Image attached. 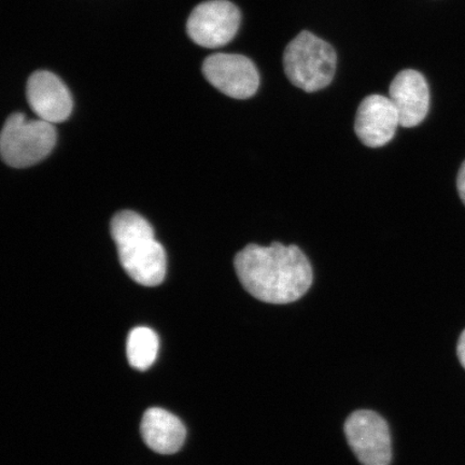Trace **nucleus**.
I'll use <instances>...</instances> for the list:
<instances>
[{"label": "nucleus", "instance_id": "nucleus-1", "mask_svg": "<svg viewBox=\"0 0 465 465\" xmlns=\"http://www.w3.org/2000/svg\"><path fill=\"white\" fill-rule=\"evenodd\" d=\"M235 271L253 298L270 304H289L304 296L312 283V269L299 247L272 242L249 245L238 252Z\"/></svg>", "mask_w": 465, "mask_h": 465}, {"label": "nucleus", "instance_id": "nucleus-2", "mask_svg": "<svg viewBox=\"0 0 465 465\" xmlns=\"http://www.w3.org/2000/svg\"><path fill=\"white\" fill-rule=\"evenodd\" d=\"M112 235L120 263L133 281L145 287L159 286L166 275V253L155 240L153 226L141 214L116 213Z\"/></svg>", "mask_w": 465, "mask_h": 465}, {"label": "nucleus", "instance_id": "nucleus-3", "mask_svg": "<svg viewBox=\"0 0 465 465\" xmlns=\"http://www.w3.org/2000/svg\"><path fill=\"white\" fill-rule=\"evenodd\" d=\"M337 56L333 46L310 32H302L283 54L290 83L308 93L327 87L334 78Z\"/></svg>", "mask_w": 465, "mask_h": 465}, {"label": "nucleus", "instance_id": "nucleus-4", "mask_svg": "<svg viewBox=\"0 0 465 465\" xmlns=\"http://www.w3.org/2000/svg\"><path fill=\"white\" fill-rule=\"evenodd\" d=\"M54 124L42 119L27 120L20 113L11 114L0 136V153L5 164L25 168L37 164L51 153L56 143Z\"/></svg>", "mask_w": 465, "mask_h": 465}, {"label": "nucleus", "instance_id": "nucleus-5", "mask_svg": "<svg viewBox=\"0 0 465 465\" xmlns=\"http://www.w3.org/2000/svg\"><path fill=\"white\" fill-rule=\"evenodd\" d=\"M241 11L228 0H209L192 11L187 32L203 48H221L232 42L240 29Z\"/></svg>", "mask_w": 465, "mask_h": 465}, {"label": "nucleus", "instance_id": "nucleus-6", "mask_svg": "<svg viewBox=\"0 0 465 465\" xmlns=\"http://www.w3.org/2000/svg\"><path fill=\"white\" fill-rule=\"evenodd\" d=\"M345 434L349 446L362 465H391V431L386 420L375 411H354L345 423Z\"/></svg>", "mask_w": 465, "mask_h": 465}, {"label": "nucleus", "instance_id": "nucleus-7", "mask_svg": "<svg viewBox=\"0 0 465 465\" xmlns=\"http://www.w3.org/2000/svg\"><path fill=\"white\" fill-rule=\"evenodd\" d=\"M203 74L209 84L235 100L252 97L260 85L257 66L250 58L241 54L208 56L203 64Z\"/></svg>", "mask_w": 465, "mask_h": 465}, {"label": "nucleus", "instance_id": "nucleus-8", "mask_svg": "<svg viewBox=\"0 0 465 465\" xmlns=\"http://www.w3.org/2000/svg\"><path fill=\"white\" fill-rule=\"evenodd\" d=\"M26 95L33 112L49 124H61L72 114L71 92L54 74L35 72L27 81Z\"/></svg>", "mask_w": 465, "mask_h": 465}, {"label": "nucleus", "instance_id": "nucleus-9", "mask_svg": "<svg viewBox=\"0 0 465 465\" xmlns=\"http://www.w3.org/2000/svg\"><path fill=\"white\" fill-rule=\"evenodd\" d=\"M399 125V114L391 98L375 94L360 104L354 131L366 147L378 148L392 141Z\"/></svg>", "mask_w": 465, "mask_h": 465}, {"label": "nucleus", "instance_id": "nucleus-10", "mask_svg": "<svg viewBox=\"0 0 465 465\" xmlns=\"http://www.w3.org/2000/svg\"><path fill=\"white\" fill-rule=\"evenodd\" d=\"M389 98L397 108L401 126L410 129L426 119L430 91L427 80L420 73L412 69L401 72L392 81Z\"/></svg>", "mask_w": 465, "mask_h": 465}, {"label": "nucleus", "instance_id": "nucleus-11", "mask_svg": "<svg viewBox=\"0 0 465 465\" xmlns=\"http://www.w3.org/2000/svg\"><path fill=\"white\" fill-rule=\"evenodd\" d=\"M141 431L149 449L161 455L179 451L187 438V430L182 420L162 409H150L144 412Z\"/></svg>", "mask_w": 465, "mask_h": 465}, {"label": "nucleus", "instance_id": "nucleus-12", "mask_svg": "<svg viewBox=\"0 0 465 465\" xmlns=\"http://www.w3.org/2000/svg\"><path fill=\"white\" fill-rule=\"evenodd\" d=\"M159 347V337L153 330L145 327L135 328L131 331L127 339V359L134 369L148 370L158 357Z\"/></svg>", "mask_w": 465, "mask_h": 465}, {"label": "nucleus", "instance_id": "nucleus-13", "mask_svg": "<svg viewBox=\"0 0 465 465\" xmlns=\"http://www.w3.org/2000/svg\"><path fill=\"white\" fill-rule=\"evenodd\" d=\"M457 188L459 192V195H460L461 200L465 205V161L459 170L458 178H457Z\"/></svg>", "mask_w": 465, "mask_h": 465}, {"label": "nucleus", "instance_id": "nucleus-14", "mask_svg": "<svg viewBox=\"0 0 465 465\" xmlns=\"http://www.w3.org/2000/svg\"><path fill=\"white\" fill-rule=\"evenodd\" d=\"M457 353L459 360H460V362L465 369V330L460 335V339H459Z\"/></svg>", "mask_w": 465, "mask_h": 465}]
</instances>
